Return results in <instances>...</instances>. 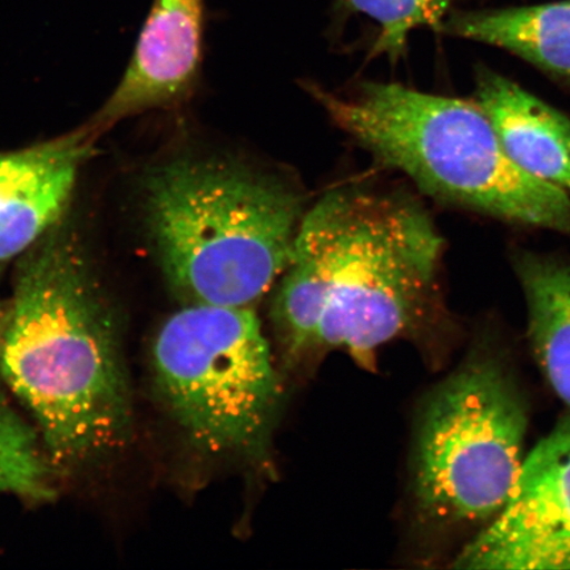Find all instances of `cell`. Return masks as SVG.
Returning <instances> with one entry per match:
<instances>
[{
	"label": "cell",
	"instance_id": "cell-1",
	"mask_svg": "<svg viewBox=\"0 0 570 570\" xmlns=\"http://www.w3.org/2000/svg\"><path fill=\"white\" fill-rule=\"evenodd\" d=\"M0 370L38 422L53 468L85 472L130 440L117 318L80 237L62 220L19 258Z\"/></svg>",
	"mask_w": 570,
	"mask_h": 570
},
{
	"label": "cell",
	"instance_id": "cell-2",
	"mask_svg": "<svg viewBox=\"0 0 570 570\" xmlns=\"http://www.w3.org/2000/svg\"><path fill=\"white\" fill-rule=\"evenodd\" d=\"M445 242L403 191H330L298 225L273 305L294 354L346 348L366 358L433 301Z\"/></svg>",
	"mask_w": 570,
	"mask_h": 570
},
{
	"label": "cell",
	"instance_id": "cell-3",
	"mask_svg": "<svg viewBox=\"0 0 570 570\" xmlns=\"http://www.w3.org/2000/svg\"><path fill=\"white\" fill-rule=\"evenodd\" d=\"M149 242L185 304L253 308L288 266L302 199L223 158H176L142 183Z\"/></svg>",
	"mask_w": 570,
	"mask_h": 570
},
{
	"label": "cell",
	"instance_id": "cell-4",
	"mask_svg": "<svg viewBox=\"0 0 570 570\" xmlns=\"http://www.w3.org/2000/svg\"><path fill=\"white\" fill-rule=\"evenodd\" d=\"M308 90L341 130L424 195L570 238V196L510 158L479 104L399 83L363 82L347 96Z\"/></svg>",
	"mask_w": 570,
	"mask_h": 570
},
{
	"label": "cell",
	"instance_id": "cell-5",
	"mask_svg": "<svg viewBox=\"0 0 570 570\" xmlns=\"http://www.w3.org/2000/svg\"><path fill=\"white\" fill-rule=\"evenodd\" d=\"M156 391L190 443L261 459L282 404V382L254 308L185 304L153 346Z\"/></svg>",
	"mask_w": 570,
	"mask_h": 570
},
{
	"label": "cell",
	"instance_id": "cell-6",
	"mask_svg": "<svg viewBox=\"0 0 570 570\" xmlns=\"http://www.w3.org/2000/svg\"><path fill=\"white\" fill-rule=\"evenodd\" d=\"M525 412L515 382L490 356L466 361L434 390L413 465L426 518L476 524L498 514L524 461Z\"/></svg>",
	"mask_w": 570,
	"mask_h": 570
},
{
	"label": "cell",
	"instance_id": "cell-7",
	"mask_svg": "<svg viewBox=\"0 0 570 570\" xmlns=\"http://www.w3.org/2000/svg\"><path fill=\"white\" fill-rule=\"evenodd\" d=\"M454 568H570V422L524 458L508 501Z\"/></svg>",
	"mask_w": 570,
	"mask_h": 570
},
{
	"label": "cell",
	"instance_id": "cell-8",
	"mask_svg": "<svg viewBox=\"0 0 570 570\" xmlns=\"http://www.w3.org/2000/svg\"><path fill=\"white\" fill-rule=\"evenodd\" d=\"M204 16L205 0H154L122 81L88 124L92 131L189 97L202 68Z\"/></svg>",
	"mask_w": 570,
	"mask_h": 570
},
{
	"label": "cell",
	"instance_id": "cell-9",
	"mask_svg": "<svg viewBox=\"0 0 570 570\" xmlns=\"http://www.w3.org/2000/svg\"><path fill=\"white\" fill-rule=\"evenodd\" d=\"M97 138L87 125L40 145L0 153V274L60 223Z\"/></svg>",
	"mask_w": 570,
	"mask_h": 570
},
{
	"label": "cell",
	"instance_id": "cell-10",
	"mask_svg": "<svg viewBox=\"0 0 570 570\" xmlns=\"http://www.w3.org/2000/svg\"><path fill=\"white\" fill-rule=\"evenodd\" d=\"M475 102L524 173L570 196V118L494 70L475 76Z\"/></svg>",
	"mask_w": 570,
	"mask_h": 570
},
{
	"label": "cell",
	"instance_id": "cell-11",
	"mask_svg": "<svg viewBox=\"0 0 570 570\" xmlns=\"http://www.w3.org/2000/svg\"><path fill=\"white\" fill-rule=\"evenodd\" d=\"M440 33L503 49L554 81L570 85V0L498 9L463 7L445 19Z\"/></svg>",
	"mask_w": 570,
	"mask_h": 570
},
{
	"label": "cell",
	"instance_id": "cell-12",
	"mask_svg": "<svg viewBox=\"0 0 570 570\" xmlns=\"http://www.w3.org/2000/svg\"><path fill=\"white\" fill-rule=\"evenodd\" d=\"M514 266L529 309L533 354L556 394L570 407V263L522 252Z\"/></svg>",
	"mask_w": 570,
	"mask_h": 570
},
{
	"label": "cell",
	"instance_id": "cell-13",
	"mask_svg": "<svg viewBox=\"0 0 570 570\" xmlns=\"http://www.w3.org/2000/svg\"><path fill=\"white\" fill-rule=\"evenodd\" d=\"M472 2L475 0H332L337 17L362 16L380 27L370 57L386 56L392 62L404 55L413 31L426 27L440 33L454 10Z\"/></svg>",
	"mask_w": 570,
	"mask_h": 570
},
{
	"label": "cell",
	"instance_id": "cell-14",
	"mask_svg": "<svg viewBox=\"0 0 570 570\" xmlns=\"http://www.w3.org/2000/svg\"><path fill=\"white\" fill-rule=\"evenodd\" d=\"M51 475L52 463L41 453L35 431L0 396V494L51 501Z\"/></svg>",
	"mask_w": 570,
	"mask_h": 570
},
{
	"label": "cell",
	"instance_id": "cell-15",
	"mask_svg": "<svg viewBox=\"0 0 570 570\" xmlns=\"http://www.w3.org/2000/svg\"><path fill=\"white\" fill-rule=\"evenodd\" d=\"M9 305L0 304V347H2L7 317H9Z\"/></svg>",
	"mask_w": 570,
	"mask_h": 570
}]
</instances>
